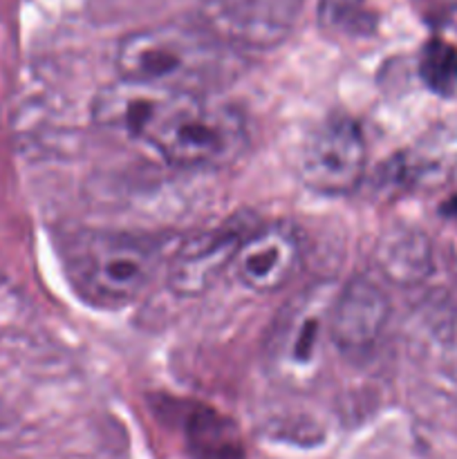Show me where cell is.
<instances>
[{"label": "cell", "instance_id": "277c9868", "mask_svg": "<svg viewBox=\"0 0 457 459\" xmlns=\"http://www.w3.org/2000/svg\"><path fill=\"white\" fill-rule=\"evenodd\" d=\"M339 287L318 282L296 296L278 316L267 357L282 381L303 385L316 379L332 343V305ZM334 345V343H332Z\"/></svg>", "mask_w": 457, "mask_h": 459}, {"label": "cell", "instance_id": "8992f818", "mask_svg": "<svg viewBox=\"0 0 457 459\" xmlns=\"http://www.w3.org/2000/svg\"><path fill=\"white\" fill-rule=\"evenodd\" d=\"M211 31L242 48H272L294 30L303 0H202Z\"/></svg>", "mask_w": 457, "mask_h": 459}, {"label": "cell", "instance_id": "7a4b0ae2", "mask_svg": "<svg viewBox=\"0 0 457 459\" xmlns=\"http://www.w3.org/2000/svg\"><path fill=\"white\" fill-rule=\"evenodd\" d=\"M65 267L76 294L99 307L137 300L157 278L161 249L146 236L81 231L65 247Z\"/></svg>", "mask_w": 457, "mask_h": 459}, {"label": "cell", "instance_id": "9c48e42d", "mask_svg": "<svg viewBox=\"0 0 457 459\" xmlns=\"http://www.w3.org/2000/svg\"><path fill=\"white\" fill-rule=\"evenodd\" d=\"M388 299L367 278H352L336 290L332 305V343L343 354H366L388 321Z\"/></svg>", "mask_w": 457, "mask_h": 459}, {"label": "cell", "instance_id": "5b68a950", "mask_svg": "<svg viewBox=\"0 0 457 459\" xmlns=\"http://www.w3.org/2000/svg\"><path fill=\"white\" fill-rule=\"evenodd\" d=\"M367 148L361 126L349 117H330L307 134L300 151V179L321 195H345L366 173Z\"/></svg>", "mask_w": 457, "mask_h": 459}, {"label": "cell", "instance_id": "4fadbf2b", "mask_svg": "<svg viewBox=\"0 0 457 459\" xmlns=\"http://www.w3.org/2000/svg\"><path fill=\"white\" fill-rule=\"evenodd\" d=\"M318 22L341 36H366L375 31V13L367 0H321Z\"/></svg>", "mask_w": 457, "mask_h": 459}, {"label": "cell", "instance_id": "ba28073f", "mask_svg": "<svg viewBox=\"0 0 457 459\" xmlns=\"http://www.w3.org/2000/svg\"><path fill=\"white\" fill-rule=\"evenodd\" d=\"M177 94V90L121 76L119 81L106 85L94 97L92 115L94 121L103 128L146 142L152 126Z\"/></svg>", "mask_w": 457, "mask_h": 459}, {"label": "cell", "instance_id": "8fae6325", "mask_svg": "<svg viewBox=\"0 0 457 459\" xmlns=\"http://www.w3.org/2000/svg\"><path fill=\"white\" fill-rule=\"evenodd\" d=\"M186 437L197 459H240L242 446L236 429L213 411L200 408L191 412L186 424Z\"/></svg>", "mask_w": 457, "mask_h": 459}, {"label": "cell", "instance_id": "52a82bcc", "mask_svg": "<svg viewBox=\"0 0 457 459\" xmlns=\"http://www.w3.org/2000/svg\"><path fill=\"white\" fill-rule=\"evenodd\" d=\"M300 260L298 233L287 224H267L240 242L231 263L242 285L258 294H273L296 276Z\"/></svg>", "mask_w": 457, "mask_h": 459}, {"label": "cell", "instance_id": "30bf717a", "mask_svg": "<svg viewBox=\"0 0 457 459\" xmlns=\"http://www.w3.org/2000/svg\"><path fill=\"white\" fill-rule=\"evenodd\" d=\"M242 240L236 236H215L200 245L197 249L188 247L177 263L173 264V287L184 291V294H193L209 276H213L215 269L222 267L224 260H233L236 249L240 247Z\"/></svg>", "mask_w": 457, "mask_h": 459}, {"label": "cell", "instance_id": "7c38bea8", "mask_svg": "<svg viewBox=\"0 0 457 459\" xmlns=\"http://www.w3.org/2000/svg\"><path fill=\"white\" fill-rule=\"evenodd\" d=\"M419 76L426 88L439 97H451L457 90V48L442 39L424 45L419 56Z\"/></svg>", "mask_w": 457, "mask_h": 459}, {"label": "cell", "instance_id": "3957f363", "mask_svg": "<svg viewBox=\"0 0 457 459\" xmlns=\"http://www.w3.org/2000/svg\"><path fill=\"white\" fill-rule=\"evenodd\" d=\"M146 142L182 169H215L236 160L246 143L245 117L211 94L179 92Z\"/></svg>", "mask_w": 457, "mask_h": 459}, {"label": "cell", "instance_id": "6da1fadb", "mask_svg": "<svg viewBox=\"0 0 457 459\" xmlns=\"http://www.w3.org/2000/svg\"><path fill=\"white\" fill-rule=\"evenodd\" d=\"M116 67L125 79L211 94L237 74L240 61L215 31L160 25L125 36L116 49Z\"/></svg>", "mask_w": 457, "mask_h": 459}, {"label": "cell", "instance_id": "5bb4252c", "mask_svg": "<svg viewBox=\"0 0 457 459\" xmlns=\"http://www.w3.org/2000/svg\"><path fill=\"white\" fill-rule=\"evenodd\" d=\"M442 213L446 215V218L457 220V193L453 197H448L446 204H442Z\"/></svg>", "mask_w": 457, "mask_h": 459}]
</instances>
